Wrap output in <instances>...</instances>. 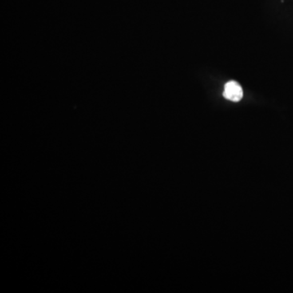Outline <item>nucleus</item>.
<instances>
[{
    "instance_id": "nucleus-1",
    "label": "nucleus",
    "mask_w": 293,
    "mask_h": 293,
    "mask_svg": "<svg viewBox=\"0 0 293 293\" xmlns=\"http://www.w3.org/2000/svg\"><path fill=\"white\" fill-rule=\"evenodd\" d=\"M223 96L227 100H231L233 102H239L243 98V90L236 81H228L225 85Z\"/></svg>"
}]
</instances>
